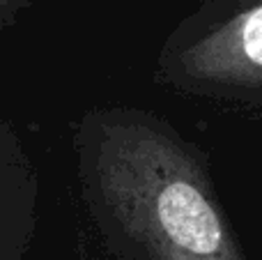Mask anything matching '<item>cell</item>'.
I'll use <instances>...</instances> for the list:
<instances>
[{
	"label": "cell",
	"mask_w": 262,
	"mask_h": 260,
	"mask_svg": "<svg viewBox=\"0 0 262 260\" xmlns=\"http://www.w3.org/2000/svg\"><path fill=\"white\" fill-rule=\"evenodd\" d=\"M97 173L111 210L152 260H239L198 170L157 129L108 127Z\"/></svg>",
	"instance_id": "6da1fadb"
},
{
	"label": "cell",
	"mask_w": 262,
	"mask_h": 260,
	"mask_svg": "<svg viewBox=\"0 0 262 260\" xmlns=\"http://www.w3.org/2000/svg\"><path fill=\"white\" fill-rule=\"evenodd\" d=\"M189 62L200 76L262 81V0L198 41Z\"/></svg>",
	"instance_id": "7a4b0ae2"
},
{
	"label": "cell",
	"mask_w": 262,
	"mask_h": 260,
	"mask_svg": "<svg viewBox=\"0 0 262 260\" xmlns=\"http://www.w3.org/2000/svg\"><path fill=\"white\" fill-rule=\"evenodd\" d=\"M26 0H0V16H5V14H9L12 9H16L18 5H23Z\"/></svg>",
	"instance_id": "3957f363"
}]
</instances>
